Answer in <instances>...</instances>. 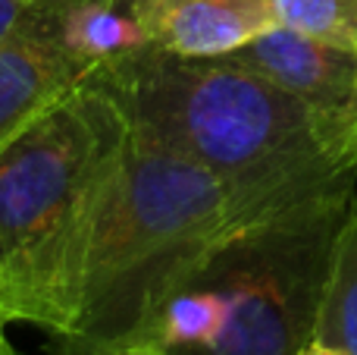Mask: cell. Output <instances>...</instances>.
I'll return each instance as SVG.
<instances>
[{"instance_id": "6da1fadb", "label": "cell", "mask_w": 357, "mask_h": 355, "mask_svg": "<svg viewBox=\"0 0 357 355\" xmlns=\"http://www.w3.org/2000/svg\"><path fill=\"white\" fill-rule=\"evenodd\" d=\"M126 123L207 170L238 226L295 214L357 189V157L301 101L222 57L154 48L91 79Z\"/></svg>"}, {"instance_id": "7a4b0ae2", "label": "cell", "mask_w": 357, "mask_h": 355, "mask_svg": "<svg viewBox=\"0 0 357 355\" xmlns=\"http://www.w3.org/2000/svg\"><path fill=\"white\" fill-rule=\"evenodd\" d=\"M126 136L116 101L85 82L0 145V327H73Z\"/></svg>"}, {"instance_id": "3957f363", "label": "cell", "mask_w": 357, "mask_h": 355, "mask_svg": "<svg viewBox=\"0 0 357 355\" xmlns=\"http://www.w3.org/2000/svg\"><path fill=\"white\" fill-rule=\"evenodd\" d=\"M235 230L222 186L132 129L88 252L75 321L50 355H123L154 343L176 289Z\"/></svg>"}, {"instance_id": "277c9868", "label": "cell", "mask_w": 357, "mask_h": 355, "mask_svg": "<svg viewBox=\"0 0 357 355\" xmlns=\"http://www.w3.org/2000/svg\"><path fill=\"white\" fill-rule=\"evenodd\" d=\"M351 195L232 230L167 302L154 343L169 355H298L314 343Z\"/></svg>"}, {"instance_id": "5b68a950", "label": "cell", "mask_w": 357, "mask_h": 355, "mask_svg": "<svg viewBox=\"0 0 357 355\" xmlns=\"http://www.w3.org/2000/svg\"><path fill=\"white\" fill-rule=\"evenodd\" d=\"M232 60L301 101L348 151V104L357 79V50L307 31L273 25L232 50ZM354 154V151H351ZM357 157V154H354Z\"/></svg>"}, {"instance_id": "8992f818", "label": "cell", "mask_w": 357, "mask_h": 355, "mask_svg": "<svg viewBox=\"0 0 357 355\" xmlns=\"http://www.w3.org/2000/svg\"><path fill=\"white\" fill-rule=\"evenodd\" d=\"M79 85H85V73L50 25L25 6L22 22L0 41V145Z\"/></svg>"}, {"instance_id": "52a82bcc", "label": "cell", "mask_w": 357, "mask_h": 355, "mask_svg": "<svg viewBox=\"0 0 357 355\" xmlns=\"http://www.w3.org/2000/svg\"><path fill=\"white\" fill-rule=\"evenodd\" d=\"M154 48L176 57H222L279 25L273 0H132Z\"/></svg>"}, {"instance_id": "ba28073f", "label": "cell", "mask_w": 357, "mask_h": 355, "mask_svg": "<svg viewBox=\"0 0 357 355\" xmlns=\"http://www.w3.org/2000/svg\"><path fill=\"white\" fill-rule=\"evenodd\" d=\"M31 10V6H29ZM50 25L85 82L116 69L119 63L151 48L144 29L138 25L132 6L123 3H73L60 10H31Z\"/></svg>"}, {"instance_id": "9c48e42d", "label": "cell", "mask_w": 357, "mask_h": 355, "mask_svg": "<svg viewBox=\"0 0 357 355\" xmlns=\"http://www.w3.org/2000/svg\"><path fill=\"white\" fill-rule=\"evenodd\" d=\"M314 343L357 355V189L335 236Z\"/></svg>"}, {"instance_id": "30bf717a", "label": "cell", "mask_w": 357, "mask_h": 355, "mask_svg": "<svg viewBox=\"0 0 357 355\" xmlns=\"http://www.w3.org/2000/svg\"><path fill=\"white\" fill-rule=\"evenodd\" d=\"M279 25L357 50V0H273Z\"/></svg>"}, {"instance_id": "8fae6325", "label": "cell", "mask_w": 357, "mask_h": 355, "mask_svg": "<svg viewBox=\"0 0 357 355\" xmlns=\"http://www.w3.org/2000/svg\"><path fill=\"white\" fill-rule=\"evenodd\" d=\"M25 16V0H0V41L22 22Z\"/></svg>"}, {"instance_id": "7c38bea8", "label": "cell", "mask_w": 357, "mask_h": 355, "mask_svg": "<svg viewBox=\"0 0 357 355\" xmlns=\"http://www.w3.org/2000/svg\"><path fill=\"white\" fill-rule=\"evenodd\" d=\"M73 3H123V6H132V0H25V6H31V10H60V6H73Z\"/></svg>"}, {"instance_id": "4fadbf2b", "label": "cell", "mask_w": 357, "mask_h": 355, "mask_svg": "<svg viewBox=\"0 0 357 355\" xmlns=\"http://www.w3.org/2000/svg\"><path fill=\"white\" fill-rule=\"evenodd\" d=\"M348 142H351V151L357 154V79H354L351 104H348Z\"/></svg>"}, {"instance_id": "5bb4252c", "label": "cell", "mask_w": 357, "mask_h": 355, "mask_svg": "<svg viewBox=\"0 0 357 355\" xmlns=\"http://www.w3.org/2000/svg\"><path fill=\"white\" fill-rule=\"evenodd\" d=\"M123 355H169V352L157 343H138V346H132V349H126Z\"/></svg>"}, {"instance_id": "9a60e30c", "label": "cell", "mask_w": 357, "mask_h": 355, "mask_svg": "<svg viewBox=\"0 0 357 355\" xmlns=\"http://www.w3.org/2000/svg\"><path fill=\"white\" fill-rule=\"evenodd\" d=\"M298 355H351L345 349H333V346H320V343H307Z\"/></svg>"}, {"instance_id": "2e32d148", "label": "cell", "mask_w": 357, "mask_h": 355, "mask_svg": "<svg viewBox=\"0 0 357 355\" xmlns=\"http://www.w3.org/2000/svg\"><path fill=\"white\" fill-rule=\"evenodd\" d=\"M0 355H16V349H13V343H10V340H6L3 327H0Z\"/></svg>"}]
</instances>
